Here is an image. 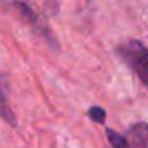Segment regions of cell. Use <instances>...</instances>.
<instances>
[{"mask_svg":"<svg viewBox=\"0 0 148 148\" xmlns=\"http://www.w3.org/2000/svg\"><path fill=\"white\" fill-rule=\"evenodd\" d=\"M118 53L138 75V78L148 86V49L140 42L131 40L119 46Z\"/></svg>","mask_w":148,"mask_h":148,"instance_id":"1","label":"cell"},{"mask_svg":"<svg viewBox=\"0 0 148 148\" xmlns=\"http://www.w3.org/2000/svg\"><path fill=\"white\" fill-rule=\"evenodd\" d=\"M89 116H91V119H94V121H97V123L105 121V112H103V108H100V107H92V108L89 110Z\"/></svg>","mask_w":148,"mask_h":148,"instance_id":"4","label":"cell"},{"mask_svg":"<svg viewBox=\"0 0 148 148\" xmlns=\"http://www.w3.org/2000/svg\"><path fill=\"white\" fill-rule=\"evenodd\" d=\"M127 148H148V124L137 123L131 126L126 134Z\"/></svg>","mask_w":148,"mask_h":148,"instance_id":"2","label":"cell"},{"mask_svg":"<svg viewBox=\"0 0 148 148\" xmlns=\"http://www.w3.org/2000/svg\"><path fill=\"white\" fill-rule=\"evenodd\" d=\"M107 135H108V140H110L113 148H127L126 137H123L121 134L115 132L113 129H107Z\"/></svg>","mask_w":148,"mask_h":148,"instance_id":"3","label":"cell"}]
</instances>
